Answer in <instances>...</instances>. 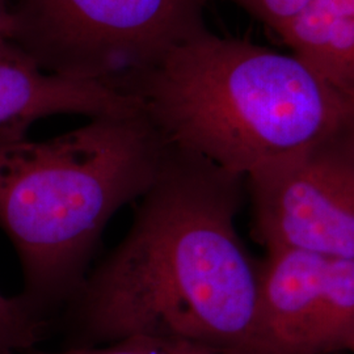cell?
Returning a JSON list of instances; mask_svg holds the SVG:
<instances>
[{
    "label": "cell",
    "instance_id": "1",
    "mask_svg": "<svg viewBox=\"0 0 354 354\" xmlns=\"http://www.w3.org/2000/svg\"><path fill=\"white\" fill-rule=\"evenodd\" d=\"M167 145L127 238L70 301L74 317L92 342L149 337L266 353L260 263L235 228L245 178Z\"/></svg>",
    "mask_w": 354,
    "mask_h": 354
},
{
    "label": "cell",
    "instance_id": "2",
    "mask_svg": "<svg viewBox=\"0 0 354 354\" xmlns=\"http://www.w3.org/2000/svg\"><path fill=\"white\" fill-rule=\"evenodd\" d=\"M117 88L167 143L245 177L344 127L354 105L292 53L207 28Z\"/></svg>",
    "mask_w": 354,
    "mask_h": 354
},
{
    "label": "cell",
    "instance_id": "3",
    "mask_svg": "<svg viewBox=\"0 0 354 354\" xmlns=\"http://www.w3.org/2000/svg\"><path fill=\"white\" fill-rule=\"evenodd\" d=\"M167 146L143 109L50 140L0 138V228L39 313L73 299L106 223L150 189Z\"/></svg>",
    "mask_w": 354,
    "mask_h": 354
},
{
    "label": "cell",
    "instance_id": "4",
    "mask_svg": "<svg viewBox=\"0 0 354 354\" xmlns=\"http://www.w3.org/2000/svg\"><path fill=\"white\" fill-rule=\"evenodd\" d=\"M205 0H13L10 41L39 68L117 88L203 30Z\"/></svg>",
    "mask_w": 354,
    "mask_h": 354
},
{
    "label": "cell",
    "instance_id": "5",
    "mask_svg": "<svg viewBox=\"0 0 354 354\" xmlns=\"http://www.w3.org/2000/svg\"><path fill=\"white\" fill-rule=\"evenodd\" d=\"M349 121L327 138L245 177L252 196L253 234L266 251L354 261V137Z\"/></svg>",
    "mask_w": 354,
    "mask_h": 354
},
{
    "label": "cell",
    "instance_id": "6",
    "mask_svg": "<svg viewBox=\"0 0 354 354\" xmlns=\"http://www.w3.org/2000/svg\"><path fill=\"white\" fill-rule=\"evenodd\" d=\"M260 320L266 353L353 354V260L266 251L260 261Z\"/></svg>",
    "mask_w": 354,
    "mask_h": 354
},
{
    "label": "cell",
    "instance_id": "7",
    "mask_svg": "<svg viewBox=\"0 0 354 354\" xmlns=\"http://www.w3.org/2000/svg\"><path fill=\"white\" fill-rule=\"evenodd\" d=\"M140 111L133 95L102 82L46 73L11 41L0 44V138L26 137L33 122L55 114L97 118Z\"/></svg>",
    "mask_w": 354,
    "mask_h": 354
},
{
    "label": "cell",
    "instance_id": "8",
    "mask_svg": "<svg viewBox=\"0 0 354 354\" xmlns=\"http://www.w3.org/2000/svg\"><path fill=\"white\" fill-rule=\"evenodd\" d=\"M276 36L354 105V0H311Z\"/></svg>",
    "mask_w": 354,
    "mask_h": 354
},
{
    "label": "cell",
    "instance_id": "9",
    "mask_svg": "<svg viewBox=\"0 0 354 354\" xmlns=\"http://www.w3.org/2000/svg\"><path fill=\"white\" fill-rule=\"evenodd\" d=\"M44 317L24 295L6 297L0 292V354L30 351L44 336Z\"/></svg>",
    "mask_w": 354,
    "mask_h": 354
},
{
    "label": "cell",
    "instance_id": "10",
    "mask_svg": "<svg viewBox=\"0 0 354 354\" xmlns=\"http://www.w3.org/2000/svg\"><path fill=\"white\" fill-rule=\"evenodd\" d=\"M206 3L213 0H205ZM230 1L243 11L251 15L254 20L270 29L274 35L291 23L311 0H223Z\"/></svg>",
    "mask_w": 354,
    "mask_h": 354
},
{
    "label": "cell",
    "instance_id": "11",
    "mask_svg": "<svg viewBox=\"0 0 354 354\" xmlns=\"http://www.w3.org/2000/svg\"><path fill=\"white\" fill-rule=\"evenodd\" d=\"M165 340L133 337L121 342H113L106 348H77L64 352H21L8 354H165Z\"/></svg>",
    "mask_w": 354,
    "mask_h": 354
},
{
    "label": "cell",
    "instance_id": "12",
    "mask_svg": "<svg viewBox=\"0 0 354 354\" xmlns=\"http://www.w3.org/2000/svg\"><path fill=\"white\" fill-rule=\"evenodd\" d=\"M165 354H268L188 340H165Z\"/></svg>",
    "mask_w": 354,
    "mask_h": 354
},
{
    "label": "cell",
    "instance_id": "13",
    "mask_svg": "<svg viewBox=\"0 0 354 354\" xmlns=\"http://www.w3.org/2000/svg\"><path fill=\"white\" fill-rule=\"evenodd\" d=\"M13 0H0V44L10 41L12 29Z\"/></svg>",
    "mask_w": 354,
    "mask_h": 354
},
{
    "label": "cell",
    "instance_id": "14",
    "mask_svg": "<svg viewBox=\"0 0 354 354\" xmlns=\"http://www.w3.org/2000/svg\"><path fill=\"white\" fill-rule=\"evenodd\" d=\"M349 127H351V130H352V133H353L354 137V113L352 114V117H351V121H349Z\"/></svg>",
    "mask_w": 354,
    "mask_h": 354
},
{
    "label": "cell",
    "instance_id": "15",
    "mask_svg": "<svg viewBox=\"0 0 354 354\" xmlns=\"http://www.w3.org/2000/svg\"><path fill=\"white\" fill-rule=\"evenodd\" d=\"M354 354V353H353Z\"/></svg>",
    "mask_w": 354,
    "mask_h": 354
}]
</instances>
